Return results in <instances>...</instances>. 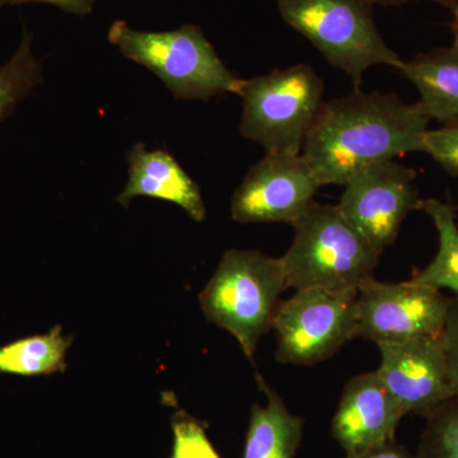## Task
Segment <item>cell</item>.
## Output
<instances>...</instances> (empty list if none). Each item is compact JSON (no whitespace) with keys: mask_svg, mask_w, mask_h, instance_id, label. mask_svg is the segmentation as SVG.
Wrapping results in <instances>:
<instances>
[{"mask_svg":"<svg viewBox=\"0 0 458 458\" xmlns=\"http://www.w3.org/2000/svg\"><path fill=\"white\" fill-rule=\"evenodd\" d=\"M428 123L417 102L357 89L325 102L301 156L319 186H344L367 165L424 153Z\"/></svg>","mask_w":458,"mask_h":458,"instance_id":"1","label":"cell"},{"mask_svg":"<svg viewBox=\"0 0 458 458\" xmlns=\"http://www.w3.org/2000/svg\"><path fill=\"white\" fill-rule=\"evenodd\" d=\"M286 289L280 258L232 249L223 254L199 300L208 321L236 337L254 363L259 340L273 327L280 294Z\"/></svg>","mask_w":458,"mask_h":458,"instance_id":"2","label":"cell"},{"mask_svg":"<svg viewBox=\"0 0 458 458\" xmlns=\"http://www.w3.org/2000/svg\"><path fill=\"white\" fill-rule=\"evenodd\" d=\"M107 38L126 59L153 72L174 99L207 102L227 93H242L246 81L229 71L200 27L143 32L120 20L110 27Z\"/></svg>","mask_w":458,"mask_h":458,"instance_id":"3","label":"cell"},{"mask_svg":"<svg viewBox=\"0 0 458 458\" xmlns=\"http://www.w3.org/2000/svg\"><path fill=\"white\" fill-rule=\"evenodd\" d=\"M378 251L336 205L313 203L294 225V238L280 258L288 288L360 291L375 278Z\"/></svg>","mask_w":458,"mask_h":458,"instance_id":"4","label":"cell"},{"mask_svg":"<svg viewBox=\"0 0 458 458\" xmlns=\"http://www.w3.org/2000/svg\"><path fill=\"white\" fill-rule=\"evenodd\" d=\"M278 11L328 64L349 75L355 89L372 66L400 71L405 63L377 29L369 0H278Z\"/></svg>","mask_w":458,"mask_h":458,"instance_id":"5","label":"cell"},{"mask_svg":"<svg viewBox=\"0 0 458 458\" xmlns=\"http://www.w3.org/2000/svg\"><path fill=\"white\" fill-rule=\"evenodd\" d=\"M324 93V81L307 64L246 81L241 134L267 153L300 156L327 102Z\"/></svg>","mask_w":458,"mask_h":458,"instance_id":"6","label":"cell"},{"mask_svg":"<svg viewBox=\"0 0 458 458\" xmlns=\"http://www.w3.org/2000/svg\"><path fill=\"white\" fill-rule=\"evenodd\" d=\"M357 291L298 289L279 302L273 319L276 360L291 366H312L328 360L355 337Z\"/></svg>","mask_w":458,"mask_h":458,"instance_id":"7","label":"cell"},{"mask_svg":"<svg viewBox=\"0 0 458 458\" xmlns=\"http://www.w3.org/2000/svg\"><path fill=\"white\" fill-rule=\"evenodd\" d=\"M451 297L439 289L409 282L364 283L357 295L355 337L377 344L441 335Z\"/></svg>","mask_w":458,"mask_h":458,"instance_id":"8","label":"cell"},{"mask_svg":"<svg viewBox=\"0 0 458 458\" xmlns=\"http://www.w3.org/2000/svg\"><path fill=\"white\" fill-rule=\"evenodd\" d=\"M415 179L417 171L396 159L367 165L346 181L337 209L382 254L397 240L406 216L421 209Z\"/></svg>","mask_w":458,"mask_h":458,"instance_id":"9","label":"cell"},{"mask_svg":"<svg viewBox=\"0 0 458 458\" xmlns=\"http://www.w3.org/2000/svg\"><path fill=\"white\" fill-rule=\"evenodd\" d=\"M321 188L302 156L273 155L252 165L232 197V218L241 225H297Z\"/></svg>","mask_w":458,"mask_h":458,"instance_id":"10","label":"cell"},{"mask_svg":"<svg viewBox=\"0 0 458 458\" xmlns=\"http://www.w3.org/2000/svg\"><path fill=\"white\" fill-rule=\"evenodd\" d=\"M378 348L381 364L376 372L405 414L428 418L454 396L441 335Z\"/></svg>","mask_w":458,"mask_h":458,"instance_id":"11","label":"cell"},{"mask_svg":"<svg viewBox=\"0 0 458 458\" xmlns=\"http://www.w3.org/2000/svg\"><path fill=\"white\" fill-rule=\"evenodd\" d=\"M405 411L376 370L352 377L344 388L333 419L334 438L346 456L394 441Z\"/></svg>","mask_w":458,"mask_h":458,"instance_id":"12","label":"cell"},{"mask_svg":"<svg viewBox=\"0 0 458 458\" xmlns=\"http://www.w3.org/2000/svg\"><path fill=\"white\" fill-rule=\"evenodd\" d=\"M128 182L117 203L129 207L138 197L161 199L185 210L192 221H205L207 208L200 188L167 150L134 144L128 153Z\"/></svg>","mask_w":458,"mask_h":458,"instance_id":"13","label":"cell"},{"mask_svg":"<svg viewBox=\"0 0 458 458\" xmlns=\"http://www.w3.org/2000/svg\"><path fill=\"white\" fill-rule=\"evenodd\" d=\"M400 73L414 84L428 119L458 125V47H438L403 63Z\"/></svg>","mask_w":458,"mask_h":458,"instance_id":"14","label":"cell"},{"mask_svg":"<svg viewBox=\"0 0 458 458\" xmlns=\"http://www.w3.org/2000/svg\"><path fill=\"white\" fill-rule=\"evenodd\" d=\"M267 405L254 403L243 458H294L303 437V419L292 414L284 401L258 375Z\"/></svg>","mask_w":458,"mask_h":458,"instance_id":"15","label":"cell"},{"mask_svg":"<svg viewBox=\"0 0 458 458\" xmlns=\"http://www.w3.org/2000/svg\"><path fill=\"white\" fill-rule=\"evenodd\" d=\"M73 337L62 327L49 333L23 337L0 346V375L23 377L53 375L66 369V352Z\"/></svg>","mask_w":458,"mask_h":458,"instance_id":"16","label":"cell"},{"mask_svg":"<svg viewBox=\"0 0 458 458\" xmlns=\"http://www.w3.org/2000/svg\"><path fill=\"white\" fill-rule=\"evenodd\" d=\"M432 219L438 233V251L424 269L415 271L411 280L432 288L448 289L458 298V225L451 204L428 199L421 209Z\"/></svg>","mask_w":458,"mask_h":458,"instance_id":"17","label":"cell"},{"mask_svg":"<svg viewBox=\"0 0 458 458\" xmlns=\"http://www.w3.org/2000/svg\"><path fill=\"white\" fill-rule=\"evenodd\" d=\"M31 44L32 35L25 30L16 54L0 68V123L42 82V64L33 55Z\"/></svg>","mask_w":458,"mask_h":458,"instance_id":"18","label":"cell"},{"mask_svg":"<svg viewBox=\"0 0 458 458\" xmlns=\"http://www.w3.org/2000/svg\"><path fill=\"white\" fill-rule=\"evenodd\" d=\"M426 419L418 458H458V396L445 401Z\"/></svg>","mask_w":458,"mask_h":458,"instance_id":"19","label":"cell"},{"mask_svg":"<svg viewBox=\"0 0 458 458\" xmlns=\"http://www.w3.org/2000/svg\"><path fill=\"white\" fill-rule=\"evenodd\" d=\"M171 458H221L203 426L194 418L179 412L174 419V448Z\"/></svg>","mask_w":458,"mask_h":458,"instance_id":"20","label":"cell"},{"mask_svg":"<svg viewBox=\"0 0 458 458\" xmlns=\"http://www.w3.org/2000/svg\"><path fill=\"white\" fill-rule=\"evenodd\" d=\"M424 153L432 157L448 174L458 177V125L428 131Z\"/></svg>","mask_w":458,"mask_h":458,"instance_id":"21","label":"cell"},{"mask_svg":"<svg viewBox=\"0 0 458 458\" xmlns=\"http://www.w3.org/2000/svg\"><path fill=\"white\" fill-rule=\"evenodd\" d=\"M443 349L454 396H458V298L451 297L450 309L442 330Z\"/></svg>","mask_w":458,"mask_h":458,"instance_id":"22","label":"cell"},{"mask_svg":"<svg viewBox=\"0 0 458 458\" xmlns=\"http://www.w3.org/2000/svg\"><path fill=\"white\" fill-rule=\"evenodd\" d=\"M49 3L56 5L68 13L77 14V16H86L92 12L96 0H0V8L4 5L23 4V3Z\"/></svg>","mask_w":458,"mask_h":458,"instance_id":"23","label":"cell"},{"mask_svg":"<svg viewBox=\"0 0 458 458\" xmlns=\"http://www.w3.org/2000/svg\"><path fill=\"white\" fill-rule=\"evenodd\" d=\"M346 458H418L417 454L406 450L403 445H399L396 439L393 442L386 443L379 447L372 448V450L363 452L355 456H346Z\"/></svg>","mask_w":458,"mask_h":458,"instance_id":"24","label":"cell"},{"mask_svg":"<svg viewBox=\"0 0 458 458\" xmlns=\"http://www.w3.org/2000/svg\"><path fill=\"white\" fill-rule=\"evenodd\" d=\"M373 5L378 4L382 7H399V5L405 4V3L415 2V0H369ZM426 2L437 3L442 7L454 11L458 5V0H426Z\"/></svg>","mask_w":458,"mask_h":458,"instance_id":"25","label":"cell"},{"mask_svg":"<svg viewBox=\"0 0 458 458\" xmlns=\"http://www.w3.org/2000/svg\"><path fill=\"white\" fill-rule=\"evenodd\" d=\"M452 12V22H451V29L452 32H454V44L457 45L458 47V5L456 8L454 9Z\"/></svg>","mask_w":458,"mask_h":458,"instance_id":"26","label":"cell"}]
</instances>
